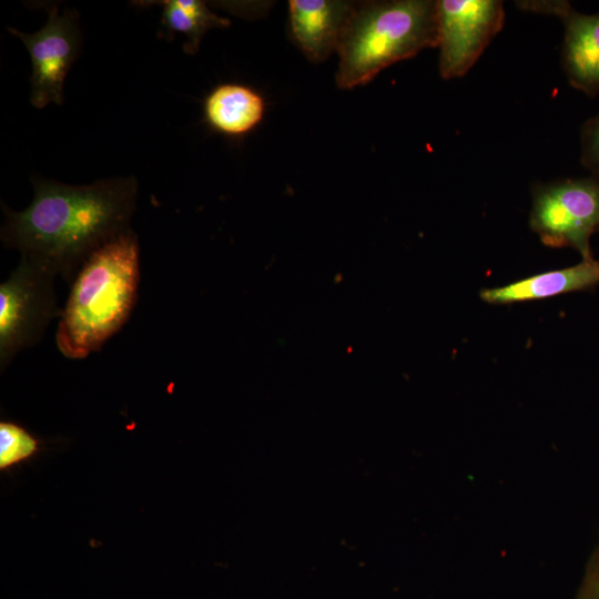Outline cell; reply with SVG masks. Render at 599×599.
<instances>
[{
  "instance_id": "cell-7",
  "label": "cell",
  "mask_w": 599,
  "mask_h": 599,
  "mask_svg": "<svg viewBox=\"0 0 599 599\" xmlns=\"http://www.w3.org/2000/svg\"><path fill=\"white\" fill-rule=\"evenodd\" d=\"M49 19L37 32L24 33L8 28L26 45L32 64L30 103L43 109L50 103L62 104L65 77L77 60L81 47L79 14L75 10L48 9Z\"/></svg>"
},
{
  "instance_id": "cell-4",
  "label": "cell",
  "mask_w": 599,
  "mask_h": 599,
  "mask_svg": "<svg viewBox=\"0 0 599 599\" xmlns=\"http://www.w3.org/2000/svg\"><path fill=\"white\" fill-rule=\"evenodd\" d=\"M58 275L39 261L21 255L19 265L0 285V367L16 354L39 343L54 317Z\"/></svg>"
},
{
  "instance_id": "cell-11",
  "label": "cell",
  "mask_w": 599,
  "mask_h": 599,
  "mask_svg": "<svg viewBox=\"0 0 599 599\" xmlns=\"http://www.w3.org/2000/svg\"><path fill=\"white\" fill-rule=\"evenodd\" d=\"M263 98L237 83L217 85L204 101L205 120L214 130L230 136L252 131L264 115Z\"/></svg>"
},
{
  "instance_id": "cell-10",
  "label": "cell",
  "mask_w": 599,
  "mask_h": 599,
  "mask_svg": "<svg viewBox=\"0 0 599 599\" xmlns=\"http://www.w3.org/2000/svg\"><path fill=\"white\" fill-rule=\"evenodd\" d=\"M597 284L599 261L592 257L573 266L539 273L499 287L484 288L479 297L488 304H512L585 291Z\"/></svg>"
},
{
  "instance_id": "cell-1",
  "label": "cell",
  "mask_w": 599,
  "mask_h": 599,
  "mask_svg": "<svg viewBox=\"0 0 599 599\" xmlns=\"http://www.w3.org/2000/svg\"><path fill=\"white\" fill-rule=\"evenodd\" d=\"M32 185L27 209L14 212L2 205L1 241L67 281L94 251L131 230L138 196L134 176L88 185L33 177Z\"/></svg>"
},
{
  "instance_id": "cell-14",
  "label": "cell",
  "mask_w": 599,
  "mask_h": 599,
  "mask_svg": "<svg viewBox=\"0 0 599 599\" xmlns=\"http://www.w3.org/2000/svg\"><path fill=\"white\" fill-rule=\"evenodd\" d=\"M580 162L590 174L599 176V113L580 129Z\"/></svg>"
},
{
  "instance_id": "cell-8",
  "label": "cell",
  "mask_w": 599,
  "mask_h": 599,
  "mask_svg": "<svg viewBox=\"0 0 599 599\" xmlns=\"http://www.w3.org/2000/svg\"><path fill=\"white\" fill-rule=\"evenodd\" d=\"M521 8L550 13L565 27L561 63L569 84L589 97L599 93V12L576 11L566 1L522 2Z\"/></svg>"
},
{
  "instance_id": "cell-2",
  "label": "cell",
  "mask_w": 599,
  "mask_h": 599,
  "mask_svg": "<svg viewBox=\"0 0 599 599\" xmlns=\"http://www.w3.org/2000/svg\"><path fill=\"white\" fill-rule=\"evenodd\" d=\"M139 280V242L131 229L94 251L75 274L55 334L59 351L72 359L98 352L129 319Z\"/></svg>"
},
{
  "instance_id": "cell-12",
  "label": "cell",
  "mask_w": 599,
  "mask_h": 599,
  "mask_svg": "<svg viewBox=\"0 0 599 599\" xmlns=\"http://www.w3.org/2000/svg\"><path fill=\"white\" fill-rule=\"evenodd\" d=\"M158 3L163 7L161 22L165 31L171 34L183 33L186 37L183 48L189 54L199 51L206 31L231 24L229 19L212 12L203 1L165 0Z\"/></svg>"
},
{
  "instance_id": "cell-15",
  "label": "cell",
  "mask_w": 599,
  "mask_h": 599,
  "mask_svg": "<svg viewBox=\"0 0 599 599\" xmlns=\"http://www.w3.org/2000/svg\"><path fill=\"white\" fill-rule=\"evenodd\" d=\"M576 599H599V549L587 565Z\"/></svg>"
},
{
  "instance_id": "cell-13",
  "label": "cell",
  "mask_w": 599,
  "mask_h": 599,
  "mask_svg": "<svg viewBox=\"0 0 599 599\" xmlns=\"http://www.w3.org/2000/svg\"><path fill=\"white\" fill-rule=\"evenodd\" d=\"M38 450V440L21 426L0 423V469L9 467L32 457Z\"/></svg>"
},
{
  "instance_id": "cell-5",
  "label": "cell",
  "mask_w": 599,
  "mask_h": 599,
  "mask_svg": "<svg viewBox=\"0 0 599 599\" xmlns=\"http://www.w3.org/2000/svg\"><path fill=\"white\" fill-rule=\"evenodd\" d=\"M530 229L550 247H572L592 258L590 237L599 230V176L564 179L532 186Z\"/></svg>"
},
{
  "instance_id": "cell-9",
  "label": "cell",
  "mask_w": 599,
  "mask_h": 599,
  "mask_svg": "<svg viewBox=\"0 0 599 599\" xmlns=\"http://www.w3.org/2000/svg\"><path fill=\"white\" fill-rule=\"evenodd\" d=\"M353 2L345 0L288 2L292 34L309 61L322 62L337 50Z\"/></svg>"
},
{
  "instance_id": "cell-3",
  "label": "cell",
  "mask_w": 599,
  "mask_h": 599,
  "mask_svg": "<svg viewBox=\"0 0 599 599\" xmlns=\"http://www.w3.org/2000/svg\"><path fill=\"white\" fill-rule=\"evenodd\" d=\"M437 42L434 0L354 1L336 50V84L341 89L363 85Z\"/></svg>"
},
{
  "instance_id": "cell-6",
  "label": "cell",
  "mask_w": 599,
  "mask_h": 599,
  "mask_svg": "<svg viewBox=\"0 0 599 599\" xmlns=\"http://www.w3.org/2000/svg\"><path fill=\"white\" fill-rule=\"evenodd\" d=\"M439 73L449 80L465 75L501 30L499 0H437Z\"/></svg>"
}]
</instances>
